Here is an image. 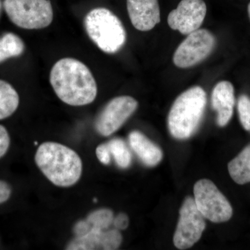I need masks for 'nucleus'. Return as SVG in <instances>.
Segmentation results:
<instances>
[{
  "mask_svg": "<svg viewBox=\"0 0 250 250\" xmlns=\"http://www.w3.org/2000/svg\"><path fill=\"white\" fill-rule=\"evenodd\" d=\"M56 95L70 106H85L93 103L98 94L96 82L83 62L63 58L52 67L49 76Z\"/></svg>",
  "mask_w": 250,
  "mask_h": 250,
  "instance_id": "nucleus-1",
  "label": "nucleus"
},
{
  "mask_svg": "<svg viewBox=\"0 0 250 250\" xmlns=\"http://www.w3.org/2000/svg\"><path fill=\"white\" fill-rule=\"evenodd\" d=\"M36 165L54 185L70 187L80 180L82 161L77 152L58 143L45 142L38 148Z\"/></svg>",
  "mask_w": 250,
  "mask_h": 250,
  "instance_id": "nucleus-2",
  "label": "nucleus"
},
{
  "mask_svg": "<svg viewBox=\"0 0 250 250\" xmlns=\"http://www.w3.org/2000/svg\"><path fill=\"white\" fill-rule=\"evenodd\" d=\"M207 101V94L200 86L192 87L177 97L167 118L169 131L174 138L187 139L195 132L205 113Z\"/></svg>",
  "mask_w": 250,
  "mask_h": 250,
  "instance_id": "nucleus-3",
  "label": "nucleus"
},
{
  "mask_svg": "<svg viewBox=\"0 0 250 250\" xmlns=\"http://www.w3.org/2000/svg\"><path fill=\"white\" fill-rule=\"evenodd\" d=\"M84 27L90 39L105 53H116L126 42L123 23L106 8H96L88 12L85 17Z\"/></svg>",
  "mask_w": 250,
  "mask_h": 250,
  "instance_id": "nucleus-4",
  "label": "nucleus"
},
{
  "mask_svg": "<svg viewBox=\"0 0 250 250\" xmlns=\"http://www.w3.org/2000/svg\"><path fill=\"white\" fill-rule=\"evenodd\" d=\"M3 4L11 22L22 29H43L53 21L49 0H4Z\"/></svg>",
  "mask_w": 250,
  "mask_h": 250,
  "instance_id": "nucleus-5",
  "label": "nucleus"
},
{
  "mask_svg": "<svg viewBox=\"0 0 250 250\" xmlns=\"http://www.w3.org/2000/svg\"><path fill=\"white\" fill-rule=\"evenodd\" d=\"M194 200L200 213L213 223H225L232 216L229 202L208 179H201L195 184Z\"/></svg>",
  "mask_w": 250,
  "mask_h": 250,
  "instance_id": "nucleus-6",
  "label": "nucleus"
},
{
  "mask_svg": "<svg viewBox=\"0 0 250 250\" xmlns=\"http://www.w3.org/2000/svg\"><path fill=\"white\" fill-rule=\"evenodd\" d=\"M206 228L205 218L197 208L194 198L188 197L179 210V219L174 233L176 248L187 250L201 238Z\"/></svg>",
  "mask_w": 250,
  "mask_h": 250,
  "instance_id": "nucleus-7",
  "label": "nucleus"
},
{
  "mask_svg": "<svg viewBox=\"0 0 250 250\" xmlns=\"http://www.w3.org/2000/svg\"><path fill=\"white\" fill-rule=\"evenodd\" d=\"M215 44L214 36L207 29H199L188 34L174 52V65L180 68L197 65L210 55Z\"/></svg>",
  "mask_w": 250,
  "mask_h": 250,
  "instance_id": "nucleus-8",
  "label": "nucleus"
},
{
  "mask_svg": "<svg viewBox=\"0 0 250 250\" xmlns=\"http://www.w3.org/2000/svg\"><path fill=\"white\" fill-rule=\"evenodd\" d=\"M138 107V102L130 96L113 98L104 107L95 121V129L103 136L118 131Z\"/></svg>",
  "mask_w": 250,
  "mask_h": 250,
  "instance_id": "nucleus-9",
  "label": "nucleus"
},
{
  "mask_svg": "<svg viewBox=\"0 0 250 250\" xmlns=\"http://www.w3.org/2000/svg\"><path fill=\"white\" fill-rule=\"evenodd\" d=\"M207 15V5L203 0H182L177 9L167 17L171 29L188 35L200 29Z\"/></svg>",
  "mask_w": 250,
  "mask_h": 250,
  "instance_id": "nucleus-10",
  "label": "nucleus"
},
{
  "mask_svg": "<svg viewBox=\"0 0 250 250\" xmlns=\"http://www.w3.org/2000/svg\"><path fill=\"white\" fill-rule=\"evenodd\" d=\"M123 237L117 229L91 230L83 236L75 237L68 245L69 250H114L121 246Z\"/></svg>",
  "mask_w": 250,
  "mask_h": 250,
  "instance_id": "nucleus-11",
  "label": "nucleus"
},
{
  "mask_svg": "<svg viewBox=\"0 0 250 250\" xmlns=\"http://www.w3.org/2000/svg\"><path fill=\"white\" fill-rule=\"evenodd\" d=\"M126 8L131 24L138 30H152L160 22L158 0H126Z\"/></svg>",
  "mask_w": 250,
  "mask_h": 250,
  "instance_id": "nucleus-12",
  "label": "nucleus"
},
{
  "mask_svg": "<svg viewBox=\"0 0 250 250\" xmlns=\"http://www.w3.org/2000/svg\"><path fill=\"white\" fill-rule=\"evenodd\" d=\"M213 109L217 112L218 126H225L229 123L233 116L235 106L234 88L228 81H222L213 88L211 95Z\"/></svg>",
  "mask_w": 250,
  "mask_h": 250,
  "instance_id": "nucleus-13",
  "label": "nucleus"
},
{
  "mask_svg": "<svg viewBox=\"0 0 250 250\" xmlns=\"http://www.w3.org/2000/svg\"><path fill=\"white\" fill-rule=\"evenodd\" d=\"M129 141L131 149L145 165L153 167L162 160L163 152L160 148L140 131L130 133Z\"/></svg>",
  "mask_w": 250,
  "mask_h": 250,
  "instance_id": "nucleus-14",
  "label": "nucleus"
},
{
  "mask_svg": "<svg viewBox=\"0 0 250 250\" xmlns=\"http://www.w3.org/2000/svg\"><path fill=\"white\" fill-rule=\"evenodd\" d=\"M228 170L236 184L243 185L250 182V145L229 163Z\"/></svg>",
  "mask_w": 250,
  "mask_h": 250,
  "instance_id": "nucleus-15",
  "label": "nucleus"
},
{
  "mask_svg": "<svg viewBox=\"0 0 250 250\" xmlns=\"http://www.w3.org/2000/svg\"><path fill=\"white\" fill-rule=\"evenodd\" d=\"M19 95L8 82L0 80V121L9 118L19 106Z\"/></svg>",
  "mask_w": 250,
  "mask_h": 250,
  "instance_id": "nucleus-16",
  "label": "nucleus"
},
{
  "mask_svg": "<svg viewBox=\"0 0 250 250\" xmlns=\"http://www.w3.org/2000/svg\"><path fill=\"white\" fill-rule=\"evenodd\" d=\"M24 50L22 39L13 33H6L0 38V63L6 59L19 57Z\"/></svg>",
  "mask_w": 250,
  "mask_h": 250,
  "instance_id": "nucleus-17",
  "label": "nucleus"
},
{
  "mask_svg": "<svg viewBox=\"0 0 250 250\" xmlns=\"http://www.w3.org/2000/svg\"><path fill=\"white\" fill-rule=\"evenodd\" d=\"M111 155L117 165L121 168H127L131 164V154L123 140L113 139L107 143Z\"/></svg>",
  "mask_w": 250,
  "mask_h": 250,
  "instance_id": "nucleus-18",
  "label": "nucleus"
},
{
  "mask_svg": "<svg viewBox=\"0 0 250 250\" xmlns=\"http://www.w3.org/2000/svg\"><path fill=\"white\" fill-rule=\"evenodd\" d=\"M114 215L113 211L107 208H102L92 212L86 218L91 229L106 230L113 224Z\"/></svg>",
  "mask_w": 250,
  "mask_h": 250,
  "instance_id": "nucleus-19",
  "label": "nucleus"
},
{
  "mask_svg": "<svg viewBox=\"0 0 250 250\" xmlns=\"http://www.w3.org/2000/svg\"><path fill=\"white\" fill-rule=\"evenodd\" d=\"M238 112L242 126L250 132V98L248 95H241L238 98Z\"/></svg>",
  "mask_w": 250,
  "mask_h": 250,
  "instance_id": "nucleus-20",
  "label": "nucleus"
},
{
  "mask_svg": "<svg viewBox=\"0 0 250 250\" xmlns=\"http://www.w3.org/2000/svg\"><path fill=\"white\" fill-rule=\"evenodd\" d=\"M10 137L7 130L2 125H0V158L4 156L9 149Z\"/></svg>",
  "mask_w": 250,
  "mask_h": 250,
  "instance_id": "nucleus-21",
  "label": "nucleus"
},
{
  "mask_svg": "<svg viewBox=\"0 0 250 250\" xmlns=\"http://www.w3.org/2000/svg\"><path fill=\"white\" fill-rule=\"evenodd\" d=\"M96 155L98 160L104 164V165H108L111 161V152H110L109 148L108 147L107 143L106 144H102L99 146L96 149Z\"/></svg>",
  "mask_w": 250,
  "mask_h": 250,
  "instance_id": "nucleus-22",
  "label": "nucleus"
},
{
  "mask_svg": "<svg viewBox=\"0 0 250 250\" xmlns=\"http://www.w3.org/2000/svg\"><path fill=\"white\" fill-rule=\"evenodd\" d=\"M91 230V226L86 219L84 220H81L75 225L73 228V232L75 236H83L87 234Z\"/></svg>",
  "mask_w": 250,
  "mask_h": 250,
  "instance_id": "nucleus-23",
  "label": "nucleus"
},
{
  "mask_svg": "<svg viewBox=\"0 0 250 250\" xmlns=\"http://www.w3.org/2000/svg\"><path fill=\"white\" fill-rule=\"evenodd\" d=\"M113 226L118 230H125L129 226V218L125 213H120L113 219Z\"/></svg>",
  "mask_w": 250,
  "mask_h": 250,
  "instance_id": "nucleus-24",
  "label": "nucleus"
},
{
  "mask_svg": "<svg viewBox=\"0 0 250 250\" xmlns=\"http://www.w3.org/2000/svg\"><path fill=\"white\" fill-rule=\"evenodd\" d=\"M11 194V188L6 182L0 180V205L9 200Z\"/></svg>",
  "mask_w": 250,
  "mask_h": 250,
  "instance_id": "nucleus-25",
  "label": "nucleus"
},
{
  "mask_svg": "<svg viewBox=\"0 0 250 250\" xmlns=\"http://www.w3.org/2000/svg\"><path fill=\"white\" fill-rule=\"evenodd\" d=\"M248 16H249V18L250 19V2L249 3V4H248Z\"/></svg>",
  "mask_w": 250,
  "mask_h": 250,
  "instance_id": "nucleus-26",
  "label": "nucleus"
},
{
  "mask_svg": "<svg viewBox=\"0 0 250 250\" xmlns=\"http://www.w3.org/2000/svg\"><path fill=\"white\" fill-rule=\"evenodd\" d=\"M1 0H0V11H1Z\"/></svg>",
  "mask_w": 250,
  "mask_h": 250,
  "instance_id": "nucleus-27",
  "label": "nucleus"
}]
</instances>
